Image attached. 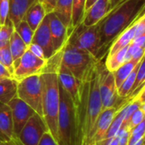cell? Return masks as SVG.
Returning <instances> with one entry per match:
<instances>
[{
    "label": "cell",
    "instance_id": "cell-12",
    "mask_svg": "<svg viewBox=\"0 0 145 145\" xmlns=\"http://www.w3.org/2000/svg\"><path fill=\"white\" fill-rule=\"evenodd\" d=\"M125 105L119 106V107L108 108V109H104L101 111L100 115L98 116V117L97 119V121L95 123L94 128L91 133V145H93L96 142H98V141L105 138L106 134L109 129V127H110L116 113Z\"/></svg>",
    "mask_w": 145,
    "mask_h": 145
},
{
    "label": "cell",
    "instance_id": "cell-50",
    "mask_svg": "<svg viewBox=\"0 0 145 145\" xmlns=\"http://www.w3.org/2000/svg\"><path fill=\"white\" fill-rule=\"evenodd\" d=\"M144 145H145V136L144 137Z\"/></svg>",
    "mask_w": 145,
    "mask_h": 145
},
{
    "label": "cell",
    "instance_id": "cell-51",
    "mask_svg": "<svg viewBox=\"0 0 145 145\" xmlns=\"http://www.w3.org/2000/svg\"><path fill=\"white\" fill-rule=\"evenodd\" d=\"M0 25H1V24H0Z\"/></svg>",
    "mask_w": 145,
    "mask_h": 145
},
{
    "label": "cell",
    "instance_id": "cell-7",
    "mask_svg": "<svg viewBox=\"0 0 145 145\" xmlns=\"http://www.w3.org/2000/svg\"><path fill=\"white\" fill-rule=\"evenodd\" d=\"M42 81L40 74L33 75L17 82L16 97L28 105L43 117Z\"/></svg>",
    "mask_w": 145,
    "mask_h": 145
},
{
    "label": "cell",
    "instance_id": "cell-23",
    "mask_svg": "<svg viewBox=\"0 0 145 145\" xmlns=\"http://www.w3.org/2000/svg\"><path fill=\"white\" fill-rule=\"evenodd\" d=\"M9 42V50L15 64L21 59V57L27 50V45L24 42V41L15 31L11 34Z\"/></svg>",
    "mask_w": 145,
    "mask_h": 145
},
{
    "label": "cell",
    "instance_id": "cell-49",
    "mask_svg": "<svg viewBox=\"0 0 145 145\" xmlns=\"http://www.w3.org/2000/svg\"><path fill=\"white\" fill-rule=\"evenodd\" d=\"M38 2H40V3H44V0H38Z\"/></svg>",
    "mask_w": 145,
    "mask_h": 145
},
{
    "label": "cell",
    "instance_id": "cell-13",
    "mask_svg": "<svg viewBox=\"0 0 145 145\" xmlns=\"http://www.w3.org/2000/svg\"><path fill=\"white\" fill-rule=\"evenodd\" d=\"M57 73L59 83L69 94L74 105L76 106L79 101L81 82L74 76V75L62 63V61L59 65Z\"/></svg>",
    "mask_w": 145,
    "mask_h": 145
},
{
    "label": "cell",
    "instance_id": "cell-9",
    "mask_svg": "<svg viewBox=\"0 0 145 145\" xmlns=\"http://www.w3.org/2000/svg\"><path fill=\"white\" fill-rule=\"evenodd\" d=\"M46 63V59L35 56L27 49L21 59L14 64L13 77L19 82L28 76L40 74L45 67Z\"/></svg>",
    "mask_w": 145,
    "mask_h": 145
},
{
    "label": "cell",
    "instance_id": "cell-41",
    "mask_svg": "<svg viewBox=\"0 0 145 145\" xmlns=\"http://www.w3.org/2000/svg\"><path fill=\"white\" fill-rule=\"evenodd\" d=\"M132 42L133 44H135V45H137V46H138V47L145 49V32L142 33L141 35H139L138 37H136L132 40Z\"/></svg>",
    "mask_w": 145,
    "mask_h": 145
},
{
    "label": "cell",
    "instance_id": "cell-18",
    "mask_svg": "<svg viewBox=\"0 0 145 145\" xmlns=\"http://www.w3.org/2000/svg\"><path fill=\"white\" fill-rule=\"evenodd\" d=\"M38 0H9V19L13 23L14 26L21 21L28 8L33 5Z\"/></svg>",
    "mask_w": 145,
    "mask_h": 145
},
{
    "label": "cell",
    "instance_id": "cell-14",
    "mask_svg": "<svg viewBox=\"0 0 145 145\" xmlns=\"http://www.w3.org/2000/svg\"><path fill=\"white\" fill-rule=\"evenodd\" d=\"M47 16L49 19V26L53 47L56 53H57L63 48L68 42V29L53 12L47 14Z\"/></svg>",
    "mask_w": 145,
    "mask_h": 145
},
{
    "label": "cell",
    "instance_id": "cell-26",
    "mask_svg": "<svg viewBox=\"0 0 145 145\" xmlns=\"http://www.w3.org/2000/svg\"><path fill=\"white\" fill-rule=\"evenodd\" d=\"M85 7V0H73L72 8V20H71V31L79 25L84 18Z\"/></svg>",
    "mask_w": 145,
    "mask_h": 145
},
{
    "label": "cell",
    "instance_id": "cell-37",
    "mask_svg": "<svg viewBox=\"0 0 145 145\" xmlns=\"http://www.w3.org/2000/svg\"><path fill=\"white\" fill-rule=\"evenodd\" d=\"M132 25H133L134 30H135V37L145 32V14L139 15L134 20Z\"/></svg>",
    "mask_w": 145,
    "mask_h": 145
},
{
    "label": "cell",
    "instance_id": "cell-22",
    "mask_svg": "<svg viewBox=\"0 0 145 145\" xmlns=\"http://www.w3.org/2000/svg\"><path fill=\"white\" fill-rule=\"evenodd\" d=\"M17 81L14 78L0 80V103L8 105L9 102L16 97Z\"/></svg>",
    "mask_w": 145,
    "mask_h": 145
},
{
    "label": "cell",
    "instance_id": "cell-46",
    "mask_svg": "<svg viewBox=\"0 0 145 145\" xmlns=\"http://www.w3.org/2000/svg\"><path fill=\"white\" fill-rule=\"evenodd\" d=\"M97 1V0H85V11H86L89 8H91Z\"/></svg>",
    "mask_w": 145,
    "mask_h": 145
},
{
    "label": "cell",
    "instance_id": "cell-30",
    "mask_svg": "<svg viewBox=\"0 0 145 145\" xmlns=\"http://www.w3.org/2000/svg\"><path fill=\"white\" fill-rule=\"evenodd\" d=\"M123 108L124 107H122L116 113V115L109 127V129L106 134L105 138H111L116 137L118 132L120 131L121 127H122V124L124 122V110H123Z\"/></svg>",
    "mask_w": 145,
    "mask_h": 145
},
{
    "label": "cell",
    "instance_id": "cell-11",
    "mask_svg": "<svg viewBox=\"0 0 145 145\" xmlns=\"http://www.w3.org/2000/svg\"><path fill=\"white\" fill-rule=\"evenodd\" d=\"M8 105L11 110L14 133L16 138L23 127L36 112L28 105L17 97L11 99Z\"/></svg>",
    "mask_w": 145,
    "mask_h": 145
},
{
    "label": "cell",
    "instance_id": "cell-8",
    "mask_svg": "<svg viewBox=\"0 0 145 145\" xmlns=\"http://www.w3.org/2000/svg\"><path fill=\"white\" fill-rule=\"evenodd\" d=\"M99 71V92L103 105V110L119 107L126 105L131 99L121 98L117 93V88L113 72H110L105 67L102 61L98 65Z\"/></svg>",
    "mask_w": 145,
    "mask_h": 145
},
{
    "label": "cell",
    "instance_id": "cell-20",
    "mask_svg": "<svg viewBox=\"0 0 145 145\" xmlns=\"http://www.w3.org/2000/svg\"><path fill=\"white\" fill-rule=\"evenodd\" d=\"M46 14L47 13L44 7V4L40 2H37L28 8L23 20L27 22L29 26L34 31L43 21Z\"/></svg>",
    "mask_w": 145,
    "mask_h": 145
},
{
    "label": "cell",
    "instance_id": "cell-2",
    "mask_svg": "<svg viewBox=\"0 0 145 145\" xmlns=\"http://www.w3.org/2000/svg\"><path fill=\"white\" fill-rule=\"evenodd\" d=\"M144 5L145 0H125L98 23L103 59L108 54L114 40L134 22Z\"/></svg>",
    "mask_w": 145,
    "mask_h": 145
},
{
    "label": "cell",
    "instance_id": "cell-45",
    "mask_svg": "<svg viewBox=\"0 0 145 145\" xmlns=\"http://www.w3.org/2000/svg\"><path fill=\"white\" fill-rule=\"evenodd\" d=\"M123 1L125 0H110V7H111V10L115 8L116 6H118L120 3H121Z\"/></svg>",
    "mask_w": 145,
    "mask_h": 145
},
{
    "label": "cell",
    "instance_id": "cell-16",
    "mask_svg": "<svg viewBox=\"0 0 145 145\" xmlns=\"http://www.w3.org/2000/svg\"><path fill=\"white\" fill-rule=\"evenodd\" d=\"M110 11V0H97L85 12L81 23L85 26L95 25L99 23Z\"/></svg>",
    "mask_w": 145,
    "mask_h": 145
},
{
    "label": "cell",
    "instance_id": "cell-43",
    "mask_svg": "<svg viewBox=\"0 0 145 145\" xmlns=\"http://www.w3.org/2000/svg\"><path fill=\"white\" fill-rule=\"evenodd\" d=\"M6 78H14L13 75L9 72V71L5 68L2 64H0V80Z\"/></svg>",
    "mask_w": 145,
    "mask_h": 145
},
{
    "label": "cell",
    "instance_id": "cell-47",
    "mask_svg": "<svg viewBox=\"0 0 145 145\" xmlns=\"http://www.w3.org/2000/svg\"><path fill=\"white\" fill-rule=\"evenodd\" d=\"M0 145H17L15 140L13 142H9V143H5V144H0Z\"/></svg>",
    "mask_w": 145,
    "mask_h": 145
},
{
    "label": "cell",
    "instance_id": "cell-1",
    "mask_svg": "<svg viewBox=\"0 0 145 145\" xmlns=\"http://www.w3.org/2000/svg\"><path fill=\"white\" fill-rule=\"evenodd\" d=\"M98 65L91 75L81 82L79 101L75 106L78 130L77 145H91L92 130L98 116L103 110L99 92Z\"/></svg>",
    "mask_w": 145,
    "mask_h": 145
},
{
    "label": "cell",
    "instance_id": "cell-42",
    "mask_svg": "<svg viewBox=\"0 0 145 145\" xmlns=\"http://www.w3.org/2000/svg\"><path fill=\"white\" fill-rule=\"evenodd\" d=\"M56 1L57 0H44L43 4H44V7L45 11H46L47 14H49V13L53 11Z\"/></svg>",
    "mask_w": 145,
    "mask_h": 145
},
{
    "label": "cell",
    "instance_id": "cell-10",
    "mask_svg": "<svg viewBox=\"0 0 145 145\" xmlns=\"http://www.w3.org/2000/svg\"><path fill=\"white\" fill-rule=\"evenodd\" d=\"M48 131L44 118L35 113L26 123L17 136V145H38L43 134Z\"/></svg>",
    "mask_w": 145,
    "mask_h": 145
},
{
    "label": "cell",
    "instance_id": "cell-5",
    "mask_svg": "<svg viewBox=\"0 0 145 145\" xmlns=\"http://www.w3.org/2000/svg\"><path fill=\"white\" fill-rule=\"evenodd\" d=\"M91 53L67 43L62 51V63L80 82L85 80L99 64Z\"/></svg>",
    "mask_w": 145,
    "mask_h": 145
},
{
    "label": "cell",
    "instance_id": "cell-25",
    "mask_svg": "<svg viewBox=\"0 0 145 145\" xmlns=\"http://www.w3.org/2000/svg\"><path fill=\"white\" fill-rule=\"evenodd\" d=\"M128 46L120 49L119 51L115 52L111 55H107L104 65L109 71L110 72L115 71L124 63L126 62V52H127Z\"/></svg>",
    "mask_w": 145,
    "mask_h": 145
},
{
    "label": "cell",
    "instance_id": "cell-24",
    "mask_svg": "<svg viewBox=\"0 0 145 145\" xmlns=\"http://www.w3.org/2000/svg\"><path fill=\"white\" fill-rule=\"evenodd\" d=\"M140 61L141 60H138V59H131V60L124 63L120 68H118L115 71L113 72L115 81V85H116L117 88L130 76V74L133 71V70L140 63Z\"/></svg>",
    "mask_w": 145,
    "mask_h": 145
},
{
    "label": "cell",
    "instance_id": "cell-28",
    "mask_svg": "<svg viewBox=\"0 0 145 145\" xmlns=\"http://www.w3.org/2000/svg\"><path fill=\"white\" fill-rule=\"evenodd\" d=\"M141 62V61H140ZM139 64L136 66V68L133 70V71L130 74V76L122 82V84L117 88V93L119 94V96L121 98L123 99H126L130 96L131 93H132V89L133 87V84L135 82V79H136V74H137V71L138 68Z\"/></svg>",
    "mask_w": 145,
    "mask_h": 145
},
{
    "label": "cell",
    "instance_id": "cell-19",
    "mask_svg": "<svg viewBox=\"0 0 145 145\" xmlns=\"http://www.w3.org/2000/svg\"><path fill=\"white\" fill-rule=\"evenodd\" d=\"M73 0H57L53 9V13L57 18L68 27V37L71 34V20H72Z\"/></svg>",
    "mask_w": 145,
    "mask_h": 145
},
{
    "label": "cell",
    "instance_id": "cell-36",
    "mask_svg": "<svg viewBox=\"0 0 145 145\" xmlns=\"http://www.w3.org/2000/svg\"><path fill=\"white\" fill-rule=\"evenodd\" d=\"M9 0H0V24L3 25L9 18Z\"/></svg>",
    "mask_w": 145,
    "mask_h": 145
},
{
    "label": "cell",
    "instance_id": "cell-15",
    "mask_svg": "<svg viewBox=\"0 0 145 145\" xmlns=\"http://www.w3.org/2000/svg\"><path fill=\"white\" fill-rule=\"evenodd\" d=\"M32 42H34L40 46L44 53V56L46 59L51 58L54 54H56V51L53 47L50 31L49 26V19L46 14L43 21L38 26V28L34 31L33 37Z\"/></svg>",
    "mask_w": 145,
    "mask_h": 145
},
{
    "label": "cell",
    "instance_id": "cell-3",
    "mask_svg": "<svg viewBox=\"0 0 145 145\" xmlns=\"http://www.w3.org/2000/svg\"><path fill=\"white\" fill-rule=\"evenodd\" d=\"M62 51L57 52L47 63L40 77L42 81V106L43 118L47 126L48 131L57 142V117L59 110V81L57 70L62 61Z\"/></svg>",
    "mask_w": 145,
    "mask_h": 145
},
{
    "label": "cell",
    "instance_id": "cell-34",
    "mask_svg": "<svg viewBox=\"0 0 145 145\" xmlns=\"http://www.w3.org/2000/svg\"><path fill=\"white\" fill-rule=\"evenodd\" d=\"M14 31V25L11 22V20L8 18L5 23L0 25V41H9Z\"/></svg>",
    "mask_w": 145,
    "mask_h": 145
},
{
    "label": "cell",
    "instance_id": "cell-31",
    "mask_svg": "<svg viewBox=\"0 0 145 145\" xmlns=\"http://www.w3.org/2000/svg\"><path fill=\"white\" fill-rule=\"evenodd\" d=\"M0 64L7 68L13 75L14 73V60L9 50V45L0 48Z\"/></svg>",
    "mask_w": 145,
    "mask_h": 145
},
{
    "label": "cell",
    "instance_id": "cell-21",
    "mask_svg": "<svg viewBox=\"0 0 145 145\" xmlns=\"http://www.w3.org/2000/svg\"><path fill=\"white\" fill-rule=\"evenodd\" d=\"M134 37H135V30L133 25L132 24L114 40V42L110 45L107 55H111L115 52L119 51L120 49L130 45L132 40L134 39Z\"/></svg>",
    "mask_w": 145,
    "mask_h": 145
},
{
    "label": "cell",
    "instance_id": "cell-6",
    "mask_svg": "<svg viewBox=\"0 0 145 145\" xmlns=\"http://www.w3.org/2000/svg\"><path fill=\"white\" fill-rule=\"evenodd\" d=\"M68 42L74 47L91 53L97 60L102 61L101 39L98 23L92 26H85L82 23L77 25L68 37Z\"/></svg>",
    "mask_w": 145,
    "mask_h": 145
},
{
    "label": "cell",
    "instance_id": "cell-35",
    "mask_svg": "<svg viewBox=\"0 0 145 145\" xmlns=\"http://www.w3.org/2000/svg\"><path fill=\"white\" fill-rule=\"evenodd\" d=\"M116 137L118 138V145H128L131 137V129L126 125H122Z\"/></svg>",
    "mask_w": 145,
    "mask_h": 145
},
{
    "label": "cell",
    "instance_id": "cell-33",
    "mask_svg": "<svg viewBox=\"0 0 145 145\" xmlns=\"http://www.w3.org/2000/svg\"><path fill=\"white\" fill-rule=\"evenodd\" d=\"M145 120V115L144 113V111L142 110L141 108L138 109L132 116L131 117L129 118V120L126 122V123H123L124 125H126L131 130L135 127L136 126H138V124H140L142 121H144ZM122 124V125H123Z\"/></svg>",
    "mask_w": 145,
    "mask_h": 145
},
{
    "label": "cell",
    "instance_id": "cell-39",
    "mask_svg": "<svg viewBox=\"0 0 145 145\" xmlns=\"http://www.w3.org/2000/svg\"><path fill=\"white\" fill-rule=\"evenodd\" d=\"M27 49L32 53L35 56L40 58V59H45V56H44V53L42 49V48L40 46H38V44L34 43V42H31L28 47H27ZM47 60V59H46Z\"/></svg>",
    "mask_w": 145,
    "mask_h": 145
},
{
    "label": "cell",
    "instance_id": "cell-44",
    "mask_svg": "<svg viewBox=\"0 0 145 145\" xmlns=\"http://www.w3.org/2000/svg\"><path fill=\"white\" fill-rule=\"evenodd\" d=\"M135 99H137L141 105L145 103V84L142 87V88L140 89L139 93L133 98Z\"/></svg>",
    "mask_w": 145,
    "mask_h": 145
},
{
    "label": "cell",
    "instance_id": "cell-38",
    "mask_svg": "<svg viewBox=\"0 0 145 145\" xmlns=\"http://www.w3.org/2000/svg\"><path fill=\"white\" fill-rule=\"evenodd\" d=\"M38 145H58V144L53 138L51 133L49 131H47L41 137Z\"/></svg>",
    "mask_w": 145,
    "mask_h": 145
},
{
    "label": "cell",
    "instance_id": "cell-40",
    "mask_svg": "<svg viewBox=\"0 0 145 145\" xmlns=\"http://www.w3.org/2000/svg\"><path fill=\"white\" fill-rule=\"evenodd\" d=\"M93 145H118V138L114 137L111 138H104L98 142H96Z\"/></svg>",
    "mask_w": 145,
    "mask_h": 145
},
{
    "label": "cell",
    "instance_id": "cell-4",
    "mask_svg": "<svg viewBox=\"0 0 145 145\" xmlns=\"http://www.w3.org/2000/svg\"><path fill=\"white\" fill-rule=\"evenodd\" d=\"M59 110L57 117L58 145H77L76 107L65 89L59 83Z\"/></svg>",
    "mask_w": 145,
    "mask_h": 145
},
{
    "label": "cell",
    "instance_id": "cell-29",
    "mask_svg": "<svg viewBox=\"0 0 145 145\" xmlns=\"http://www.w3.org/2000/svg\"><path fill=\"white\" fill-rule=\"evenodd\" d=\"M14 27H15V31L21 37V38L24 41V42L28 47V45L32 41L34 31L29 26L27 22L25 20H22L17 25H15Z\"/></svg>",
    "mask_w": 145,
    "mask_h": 145
},
{
    "label": "cell",
    "instance_id": "cell-17",
    "mask_svg": "<svg viewBox=\"0 0 145 145\" xmlns=\"http://www.w3.org/2000/svg\"><path fill=\"white\" fill-rule=\"evenodd\" d=\"M15 139L10 108L8 105L0 103V144L13 142Z\"/></svg>",
    "mask_w": 145,
    "mask_h": 145
},
{
    "label": "cell",
    "instance_id": "cell-48",
    "mask_svg": "<svg viewBox=\"0 0 145 145\" xmlns=\"http://www.w3.org/2000/svg\"><path fill=\"white\" fill-rule=\"evenodd\" d=\"M141 109H142V110L144 111V115H145V103L144 104H143L142 105H141V107H140Z\"/></svg>",
    "mask_w": 145,
    "mask_h": 145
},
{
    "label": "cell",
    "instance_id": "cell-27",
    "mask_svg": "<svg viewBox=\"0 0 145 145\" xmlns=\"http://www.w3.org/2000/svg\"><path fill=\"white\" fill-rule=\"evenodd\" d=\"M145 84V55L143 58V59L141 60V62L139 63L138 71H137V74H136V79H135V82L133 84L132 89V93L130 94V96L128 97V99H132L140 91V89L142 88V87Z\"/></svg>",
    "mask_w": 145,
    "mask_h": 145
},
{
    "label": "cell",
    "instance_id": "cell-32",
    "mask_svg": "<svg viewBox=\"0 0 145 145\" xmlns=\"http://www.w3.org/2000/svg\"><path fill=\"white\" fill-rule=\"evenodd\" d=\"M145 55V49L142 48L132 42L128 46L126 52V62L131 59H138L142 60Z\"/></svg>",
    "mask_w": 145,
    "mask_h": 145
}]
</instances>
